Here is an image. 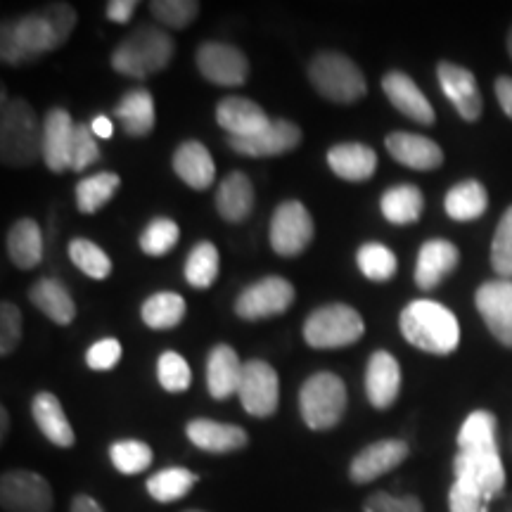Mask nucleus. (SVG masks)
<instances>
[{
	"label": "nucleus",
	"mask_w": 512,
	"mask_h": 512,
	"mask_svg": "<svg viewBox=\"0 0 512 512\" xmlns=\"http://www.w3.org/2000/svg\"><path fill=\"white\" fill-rule=\"evenodd\" d=\"M69 259L74 261V266L79 268L81 273H86L88 278L93 280H105L110 278L112 273L110 256L102 252L95 242L86 238L72 240V245H69Z\"/></svg>",
	"instance_id": "ea45409f"
},
{
	"label": "nucleus",
	"mask_w": 512,
	"mask_h": 512,
	"mask_svg": "<svg viewBox=\"0 0 512 512\" xmlns=\"http://www.w3.org/2000/svg\"><path fill=\"white\" fill-rule=\"evenodd\" d=\"M22 339V313L15 304L0 306V356H10Z\"/></svg>",
	"instance_id": "09e8293b"
},
{
	"label": "nucleus",
	"mask_w": 512,
	"mask_h": 512,
	"mask_svg": "<svg viewBox=\"0 0 512 512\" xmlns=\"http://www.w3.org/2000/svg\"><path fill=\"white\" fill-rule=\"evenodd\" d=\"M216 121L223 131L228 133V138H249L256 136L259 131L271 124V119L266 117V112L259 105L247 98H223L216 105Z\"/></svg>",
	"instance_id": "4be33fe9"
},
{
	"label": "nucleus",
	"mask_w": 512,
	"mask_h": 512,
	"mask_svg": "<svg viewBox=\"0 0 512 512\" xmlns=\"http://www.w3.org/2000/svg\"><path fill=\"white\" fill-rule=\"evenodd\" d=\"M382 91L389 98V102L396 107V110H399L401 114H406L408 119H413L415 124H422V126L434 124V110H432L430 100L425 98V93L415 86V81L408 74H403V72L384 74Z\"/></svg>",
	"instance_id": "aec40b11"
},
{
	"label": "nucleus",
	"mask_w": 512,
	"mask_h": 512,
	"mask_svg": "<svg viewBox=\"0 0 512 512\" xmlns=\"http://www.w3.org/2000/svg\"><path fill=\"white\" fill-rule=\"evenodd\" d=\"M254 209V188L252 181L242 174V171H233L223 178L216 192V211L221 219L228 223H242L252 214Z\"/></svg>",
	"instance_id": "cd10ccee"
},
{
	"label": "nucleus",
	"mask_w": 512,
	"mask_h": 512,
	"mask_svg": "<svg viewBox=\"0 0 512 512\" xmlns=\"http://www.w3.org/2000/svg\"><path fill=\"white\" fill-rule=\"evenodd\" d=\"M242 408L254 418H268L278 411L280 380L273 366L266 361H247L238 389Z\"/></svg>",
	"instance_id": "f8f14e48"
},
{
	"label": "nucleus",
	"mask_w": 512,
	"mask_h": 512,
	"mask_svg": "<svg viewBox=\"0 0 512 512\" xmlns=\"http://www.w3.org/2000/svg\"><path fill=\"white\" fill-rule=\"evenodd\" d=\"M185 434L200 451L207 453H235L247 446V432L238 425H226V422L216 420H192L185 427Z\"/></svg>",
	"instance_id": "b1692460"
},
{
	"label": "nucleus",
	"mask_w": 512,
	"mask_h": 512,
	"mask_svg": "<svg viewBox=\"0 0 512 512\" xmlns=\"http://www.w3.org/2000/svg\"><path fill=\"white\" fill-rule=\"evenodd\" d=\"M219 268V249L211 242H200V245L192 247L188 261H185V280L197 290H207L219 278Z\"/></svg>",
	"instance_id": "4c0bfd02"
},
{
	"label": "nucleus",
	"mask_w": 512,
	"mask_h": 512,
	"mask_svg": "<svg viewBox=\"0 0 512 512\" xmlns=\"http://www.w3.org/2000/svg\"><path fill=\"white\" fill-rule=\"evenodd\" d=\"M8 254L12 264L31 271L43 259V235L34 219H19L8 233Z\"/></svg>",
	"instance_id": "2f4dec72"
},
{
	"label": "nucleus",
	"mask_w": 512,
	"mask_h": 512,
	"mask_svg": "<svg viewBox=\"0 0 512 512\" xmlns=\"http://www.w3.org/2000/svg\"><path fill=\"white\" fill-rule=\"evenodd\" d=\"M313 233H316V226H313L309 209L299 200H287L275 209L271 219V247L275 254H302L311 245Z\"/></svg>",
	"instance_id": "1a4fd4ad"
},
{
	"label": "nucleus",
	"mask_w": 512,
	"mask_h": 512,
	"mask_svg": "<svg viewBox=\"0 0 512 512\" xmlns=\"http://www.w3.org/2000/svg\"><path fill=\"white\" fill-rule=\"evenodd\" d=\"M110 460L121 475H140L152 465V448L136 439L117 441L110 448Z\"/></svg>",
	"instance_id": "79ce46f5"
},
{
	"label": "nucleus",
	"mask_w": 512,
	"mask_h": 512,
	"mask_svg": "<svg viewBox=\"0 0 512 512\" xmlns=\"http://www.w3.org/2000/svg\"><path fill=\"white\" fill-rule=\"evenodd\" d=\"M309 79L313 88L332 102L349 105L366 95V76L342 53H320L309 64Z\"/></svg>",
	"instance_id": "423d86ee"
},
{
	"label": "nucleus",
	"mask_w": 512,
	"mask_h": 512,
	"mask_svg": "<svg viewBox=\"0 0 512 512\" xmlns=\"http://www.w3.org/2000/svg\"><path fill=\"white\" fill-rule=\"evenodd\" d=\"M356 264L361 268V273L368 280H375V283H387L396 273L394 252L389 247L380 245V242H368V245L358 249Z\"/></svg>",
	"instance_id": "58836bf2"
},
{
	"label": "nucleus",
	"mask_w": 512,
	"mask_h": 512,
	"mask_svg": "<svg viewBox=\"0 0 512 512\" xmlns=\"http://www.w3.org/2000/svg\"><path fill=\"white\" fill-rule=\"evenodd\" d=\"M195 62L204 79L223 88L242 86L249 76V62L245 53L228 46V43H202V46L197 48Z\"/></svg>",
	"instance_id": "ddd939ff"
},
{
	"label": "nucleus",
	"mask_w": 512,
	"mask_h": 512,
	"mask_svg": "<svg viewBox=\"0 0 512 512\" xmlns=\"http://www.w3.org/2000/svg\"><path fill=\"white\" fill-rule=\"evenodd\" d=\"M150 12L157 22H162V27L185 29L200 15V3L197 0H155L150 3Z\"/></svg>",
	"instance_id": "a18cd8bd"
},
{
	"label": "nucleus",
	"mask_w": 512,
	"mask_h": 512,
	"mask_svg": "<svg viewBox=\"0 0 512 512\" xmlns=\"http://www.w3.org/2000/svg\"><path fill=\"white\" fill-rule=\"evenodd\" d=\"M197 484V475L188 467H166L147 479V494L159 503L181 501L183 496L190 494L192 486Z\"/></svg>",
	"instance_id": "c9c22d12"
},
{
	"label": "nucleus",
	"mask_w": 512,
	"mask_h": 512,
	"mask_svg": "<svg viewBox=\"0 0 512 512\" xmlns=\"http://www.w3.org/2000/svg\"><path fill=\"white\" fill-rule=\"evenodd\" d=\"M294 302V287L280 275H268L259 283L249 285L235 302V313L245 320H264L283 316Z\"/></svg>",
	"instance_id": "9b49d317"
},
{
	"label": "nucleus",
	"mask_w": 512,
	"mask_h": 512,
	"mask_svg": "<svg viewBox=\"0 0 512 512\" xmlns=\"http://www.w3.org/2000/svg\"><path fill=\"white\" fill-rule=\"evenodd\" d=\"M69 512H105V510H102V505L95 501V498L86 496V494H79V496H74L72 510H69Z\"/></svg>",
	"instance_id": "6e6d98bb"
},
{
	"label": "nucleus",
	"mask_w": 512,
	"mask_h": 512,
	"mask_svg": "<svg viewBox=\"0 0 512 512\" xmlns=\"http://www.w3.org/2000/svg\"><path fill=\"white\" fill-rule=\"evenodd\" d=\"M299 411L309 430H332L347 411V387L335 373H316L302 384Z\"/></svg>",
	"instance_id": "39448f33"
},
{
	"label": "nucleus",
	"mask_w": 512,
	"mask_h": 512,
	"mask_svg": "<svg viewBox=\"0 0 512 512\" xmlns=\"http://www.w3.org/2000/svg\"><path fill=\"white\" fill-rule=\"evenodd\" d=\"M328 164L342 181H368L377 169V155L373 147L361 143H342L328 152Z\"/></svg>",
	"instance_id": "bb28decb"
},
{
	"label": "nucleus",
	"mask_w": 512,
	"mask_h": 512,
	"mask_svg": "<svg viewBox=\"0 0 512 512\" xmlns=\"http://www.w3.org/2000/svg\"><path fill=\"white\" fill-rule=\"evenodd\" d=\"M439 86L448 100L453 102L456 112L465 121H477L482 117V93H479L477 79L470 69L453 62H439L437 67Z\"/></svg>",
	"instance_id": "dca6fc26"
},
{
	"label": "nucleus",
	"mask_w": 512,
	"mask_h": 512,
	"mask_svg": "<svg viewBox=\"0 0 512 512\" xmlns=\"http://www.w3.org/2000/svg\"><path fill=\"white\" fill-rule=\"evenodd\" d=\"M8 430H10V418H8V411L5 408H0V437H8Z\"/></svg>",
	"instance_id": "13d9d810"
},
{
	"label": "nucleus",
	"mask_w": 512,
	"mask_h": 512,
	"mask_svg": "<svg viewBox=\"0 0 512 512\" xmlns=\"http://www.w3.org/2000/svg\"><path fill=\"white\" fill-rule=\"evenodd\" d=\"M119 176L102 171V174L88 176L76 185V204H79L81 214H95L112 200L114 192L119 190Z\"/></svg>",
	"instance_id": "e433bc0d"
},
{
	"label": "nucleus",
	"mask_w": 512,
	"mask_h": 512,
	"mask_svg": "<svg viewBox=\"0 0 512 512\" xmlns=\"http://www.w3.org/2000/svg\"><path fill=\"white\" fill-rule=\"evenodd\" d=\"M143 320L152 330H171L185 318V299L176 292H157L143 304Z\"/></svg>",
	"instance_id": "f704fd0d"
},
{
	"label": "nucleus",
	"mask_w": 512,
	"mask_h": 512,
	"mask_svg": "<svg viewBox=\"0 0 512 512\" xmlns=\"http://www.w3.org/2000/svg\"><path fill=\"white\" fill-rule=\"evenodd\" d=\"M460 261V252L453 242L448 240H427L420 247L418 266H415V285L420 290H434L456 271Z\"/></svg>",
	"instance_id": "6ab92c4d"
},
{
	"label": "nucleus",
	"mask_w": 512,
	"mask_h": 512,
	"mask_svg": "<svg viewBox=\"0 0 512 512\" xmlns=\"http://www.w3.org/2000/svg\"><path fill=\"white\" fill-rule=\"evenodd\" d=\"M136 8H138L136 0H110V3H107V17H110L112 22L124 24L133 17Z\"/></svg>",
	"instance_id": "864d4df0"
},
{
	"label": "nucleus",
	"mask_w": 512,
	"mask_h": 512,
	"mask_svg": "<svg viewBox=\"0 0 512 512\" xmlns=\"http://www.w3.org/2000/svg\"><path fill=\"white\" fill-rule=\"evenodd\" d=\"M157 380L171 394L188 392L192 382L188 361L181 354H176V351H164L157 361Z\"/></svg>",
	"instance_id": "c03bdc74"
},
{
	"label": "nucleus",
	"mask_w": 512,
	"mask_h": 512,
	"mask_svg": "<svg viewBox=\"0 0 512 512\" xmlns=\"http://www.w3.org/2000/svg\"><path fill=\"white\" fill-rule=\"evenodd\" d=\"M242 370L245 366L240 363L238 351L228 344H219L211 349L207 361V387L214 399H228V396L238 394L242 382Z\"/></svg>",
	"instance_id": "393cba45"
},
{
	"label": "nucleus",
	"mask_w": 512,
	"mask_h": 512,
	"mask_svg": "<svg viewBox=\"0 0 512 512\" xmlns=\"http://www.w3.org/2000/svg\"><path fill=\"white\" fill-rule=\"evenodd\" d=\"M384 145H387L389 155H392L396 162L415 171L439 169L441 162H444L441 147L434 143V140L425 136H415V133L396 131L392 136H387Z\"/></svg>",
	"instance_id": "412c9836"
},
{
	"label": "nucleus",
	"mask_w": 512,
	"mask_h": 512,
	"mask_svg": "<svg viewBox=\"0 0 512 512\" xmlns=\"http://www.w3.org/2000/svg\"><path fill=\"white\" fill-rule=\"evenodd\" d=\"M121 358V344L117 339H102V342L93 344L86 354V363L91 370H110L119 363Z\"/></svg>",
	"instance_id": "603ef678"
},
{
	"label": "nucleus",
	"mask_w": 512,
	"mask_h": 512,
	"mask_svg": "<svg viewBox=\"0 0 512 512\" xmlns=\"http://www.w3.org/2000/svg\"><path fill=\"white\" fill-rule=\"evenodd\" d=\"M178 238H181V228L176 221L159 216L147 223V228L140 233V249L147 256H164L166 252L176 247Z\"/></svg>",
	"instance_id": "37998d69"
},
{
	"label": "nucleus",
	"mask_w": 512,
	"mask_h": 512,
	"mask_svg": "<svg viewBox=\"0 0 512 512\" xmlns=\"http://www.w3.org/2000/svg\"><path fill=\"white\" fill-rule=\"evenodd\" d=\"M425 209V197L415 185H396L382 195V214L396 226H411Z\"/></svg>",
	"instance_id": "72a5a7b5"
},
{
	"label": "nucleus",
	"mask_w": 512,
	"mask_h": 512,
	"mask_svg": "<svg viewBox=\"0 0 512 512\" xmlns=\"http://www.w3.org/2000/svg\"><path fill=\"white\" fill-rule=\"evenodd\" d=\"M43 157V124L27 100L3 91L0 107V159L5 166H31Z\"/></svg>",
	"instance_id": "f03ea898"
},
{
	"label": "nucleus",
	"mask_w": 512,
	"mask_h": 512,
	"mask_svg": "<svg viewBox=\"0 0 512 512\" xmlns=\"http://www.w3.org/2000/svg\"><path fill=\"white\" fill-rule=\"evenodd\" d=\"M411 448L401 439H382L363 448L349 465V479L354 484H370L399 467Z\"/></svg>",
	"instance_id": "2eb2a0df"
},
{
	"label": "nucleus",
	"mask_w": 512,
	"mask_h": 512,
	"mask_svg": "<svg viewBox=\"0 0 512 512\" xmlns=\"http://www.w3.org/2000/svg\"><path fill=\"white\" fill-rule=\"evenodd\" d=\"M366 332L361 313L347 304H328L316 309L304 323V339L313 349L351 347Z\"/></svg>",
	"instance_id": "0eeeda50"
},
{
	"label": "nucleus",
	"mask_w": 512,
	"mask_h": 512,
	"mask_svg": "<svg viewBox=\"0 0 512 512\" xmlns=\"http://www.w3.org/2000/svg\"><path fill=\"white\" fill-rule=\"evenodd\" d=\"M491 266L501 275V280H512V207L498 221L494 242H491Z\"/></svg>",
	"instance_id": "49530a36"
},
{
	"label": "nucleus",
	"mask_w": 512,
	"mask_h": 512,
	"mask_svg": "<svg viewBox=\"0 0 512 512\" xmlns=\"http://www.w3.org/2000/svg\"><path fill=\"white\" fill-rule=\"evenodd\" d=\"M91 128H93V133L98 138H110L112 136V121L107 117H95Z\"/></svg>",
	"instance_id": "4d7b16f0"
},
{
	"label": "nucleus",
	"mask_w": 512,
	"mask_h": 512,
	"mask_svg": "<svg viewBox=\"0 0 512 512\" xmlns=\"http://www.w3.org/2000/svg\"><path fill=\"white\" fill-rule=\"evenodd\" d=\"M185 512H204V510H185Z\"/></svg>",
	"instance_id": "052dcab7"
},
{
	"label": "nucleus",
	"mask_w": 512,
	"mask_h": 512,
	"mask_svg": "<svg viewBox=\"0 0 512 512\" xmlns=\"http://www.w3.org/2000/svg\"><path fill=\"white\" fill-rule=\"evenodd\" d=\"M508 53L512 57V29H510V34H508Z\"/></svg>",
	"instance_id": "bf43d9fd"
},
{
	"label": "nucleus",
	"mask_w": 512,
	"mask_h": 512,
	"mask_svg": "<svg viewBox=\"0 0 512 512\" xmlns=\"http://www.w3.org/2000/svg\"><path fill=\"white\" fill-rule=\"evenodd\" d=\"M29 299L57 325H69L76 318V304L60 280L43 278L29 290Z\"/></svg>",
	"instance_id": "7c9ffc66"
},
{
	"label": "nucleus",
	"mask_w": 512,
	"mask_h": 512,
	"mask_svg": "<svg viewBox=\"0 0 512 512\" xmlns=\"http://www.w3.org/2000/svg\"><path fill=\"white\" fill-rule=\"evenodd\" d=\"M448 508L451 512H486V501L472 486L456 482L448 491Z\"/></svg>",
	"instance_id": "3c124183"
},
{
	"label": "nucleus",
	"mask_w": 512,
	"mask_h": 512,
	"mask_svg": "<svg viewBox=\"0 0 512 512\" xmlns=\"http://www.w3.org/2000/svg\"><path fill=\"white\" fill-rule=\"evenodd\" d=\"M363 512H425L422 510L420 498L415 496H392L384 494V491H377L363 505Z\"/></svg>",
	"instance_id": "8fccbe9b"
},
{
	"label": "nucleus",
	"mask_w": 512,
	"mask_h": 512,
	"mask_svg": "<svg viewBox=\"0 0 512 512\" xmlns=\"http://www.w3.org/2000/svg\"><path fill=\"white\" fill-rule=\"evenodd\" d=\"M489 207V195L479 181H460L446 192L444 209L453 221H475Z\"/></svg>",
	"instance_id": "473e14b6"
},
{
	"label": "nucleus",
	"mask_w": 512,
	"mask_h": 512,
	"mask_svg": "<svg viewBox=\"0 0 512 512\" xmlns=\"http://www.w3.org/2000/svg\"><path fill=\"white\" fill-rule=\"evenodd\" d=\"M74 131L76 124L72 121V114L62 107L50 110L43 119V162L55 174L72 169Z\"/></svg>",
	"instance_id": "a211bd4d"
},
{
	"label": "nucleus",
	"mask_w": 512,
	"mask_h": 512,
	"mask_svg": "<svg viewBox=\"0 0 512 512\" xmlns=\"http://www.w3.org/2000/svg\"><path fill=\"white\" fill-rule=\"evenodd\" d=\"M174 171L192 190H207L216 178V166L209 150L197 140H188L176 150Z\"/></svg>",
	"instance_id": "c85d7f7f"
},
{
	"label": "nucleus",
	"mask_w": 512,
	"mask_h": 512,
	"mask_svg": "<svg viewBox=\"0 0 512 512\" xmlns=\"http://www.w3.org/2000/svg\"><path fill=\"white\" fill-rule=\"evenodd\" d=\"M302 143V131L287 119H275L264 131L249 138H228V145L245 157H275L297 150Z\"/></svg>",
	"instance_id": "f3484780"
},
{
	"label": "nucleus",
	"mask_w": 512,
	"mask_h": 512,
	"mask_svg": "<svg viewBox=\"0 0 512 512\" xmlns=\"http://www.w3.org/2000/svg\"><path fill=\"white\" fill-rule=\"evenodd\" d=\"M401 389V368L389 351H375L366 370V394L377 411H384L396 401Z\"/></svg>",
	"instance_id": "5701e85b"
},
{
	"label": "nucleus",
	"mask_w": 512,
	"mask_h": 512,
	"mask_svg": "<svg viewBox=\"0 0 512 512\" xmlns=\"http://www.w3.org/2000/svg\"><path fill=\"white\" fill-rule=\"evenodd\" d=\"M401 335L408 344L427 354H453L460 342V325L446 306L418 299L401 313Z\"/></svg>",
	"instance_id": "7ed1b4c3"
},
{
	"label": "nucleus",
	"mask_w": 512,
	"mask_h": 512,
	"mask_svg": "<svg viewBox=\"0 0 512 512\" xmlns=\"http://www.w3.org/2000/svg\"><path fill=\"white\" fill-rule=\"evenodd\" d=\"M74 27L76 10L67 3H50L29 15L10 19L0 31V57L12 67L36 60L62 48Z\"/></svg>",
	"instance_id": "f257e3e1"
},
{
	"label": "nucleus",
	"mask_w": 512,
	"mask_h": 512,
	"mask_svg": "<svg viewBox=\"0 0 512 512\" xmlns=\"http://www.w3.org/2000/svg\"><path fill=\"white\" fill-rule=\"evenodd\" d=\"M31 415H34L38 430L43 432L50 444L60 446V448H72L74 446V430L69 425L67 415H64L62 403L57 401L55 394L50 392H41L34 396L31 401Z\"/></svg>",
	"instance_id": "a878e982"
},
{
	"label": "nucleus",
	"mask_w": 512,
	"mask_h": 512,
	"mask_svg": "<svg viewBox=\"0 0 512 512\" xmlns=\"http://www.w3.org/2000/svg\"><path fill=\"white\" fill-rule=\"evenodd\" d=\"M100 159V147L95 143V133L91 126L76 124L74 147H72V171H86Z\"/></svg>",
	"instance_id": "de8ad7c7"
},
{
	"label": "nucleus",
	"mask_w": 512,
	"mask_h": 512,
	"mask_svg": "<svg viewBox=\"0 0 512 512\" xmlns=\"http://www.w3.org/2000/svg\"><path fill=\"white\" fill-rule=\"evenodd\" d=\"M174 53V38L164 29L143 24L119 43L112 53V67L114 72L131 76V79H147V76L164 72Z\"/></svg>",
	"instance_id": "20e7f679"
},
{
	"label": "nucleus",
	"mask_w": 512,
	"mask_h": 512,
	"mask_svg": "<svg viewBox=\"0 0 512 512\" xmlns=\"http://www.w3.org/2000/svg\"><path fill=\"white\" fill-rule=\"evenodd\" d=\"M496 98H498V105H501V110L512 119V79L510 76H501V79L496 81Z\"/></svg>",
	"instance_id": "5fc2aeb1"
},
{
	"label": "nucleus",
	"mask_w": 512,
	"mask_h": 512,
	"mask_svg": "<svg viewBox=\"0 0 512 512\" xmlns=\"http://www.w3.org/2000/svg\"><path fill=\"white\" fill-rule=\"evenodd\" d=\"M496 444V418L489 411H475L467 415L458 432V451L463 448H484Z\"/></svg>",
	"instance_id": "a19ab883"
},
{
	"label": "nucleus",
	"mask_w": 512,
	"mask_h": 512,
	"mask_svg": "<svg viewBox=\"0 0 512 512\" xmlns=\"http://www.w3.org/2000/svg\"><path fill=\"white\" fill-rule=\"evenodd\" d=\"M114 117L121 121L124 131L131 138H143L155 128V100L145 88L126 93L114 107Z\"/></svg>",
	"instance_id": "c756f323"
},
{
	"label": "nucleus",
	"mask_w": 512,
	"mask_h": 512,
	"mask_svg": "<svg viewBox=\"0 0 512 512\" xmlns=\"http://www.w3.org/2000/svg\"><path fill=\"white\" fill-rule=\"evenodd\" d=\"M456 482H463L484 496V501L498 496L505 486V470L498 456V446L463 448L453 460Z\"/></svg>",
	"instance_id": "6e6552de"
},
{
	"label": "nucleus",
	"mask_w": 512,
	"mask_h": 512,
	"mask_svg": "<svg viewBox=\"0 0 512 512\" xmlns=\"http://www.w3.org/2000/svg\"><path fill=\"white\" fill-rule=\"evenodd\" d=\"M53 489L48 479L29 470H10L0 479V505L5 512H50Z\"/></svg>",
	"instance_id": "9d476101"
},
{
	"label": "nucleus",
	"mask_w": 512,
	"mask_h": 512,
	"mask_svg": "<svg viewBox=\"0 0 512 512\" xmlns=\"http://www.w3.org/2000/svg\"><path fill=\"white\" fill-rule=\"evenodd\" d=\"M477 311L498 342L512 347V280H491L475 294Z\"/></svg>",
	"instance_id": "4468645a"
}]
</instances>
